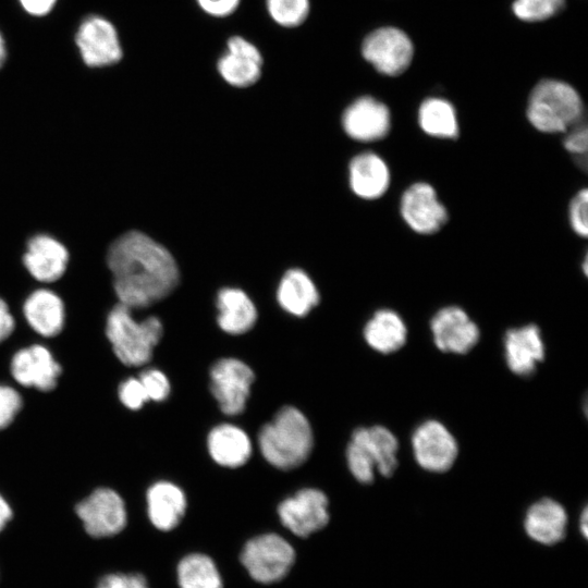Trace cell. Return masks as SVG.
<instances>
[{"label": "cell", "instance_id": "1", "mask_svg": "<svg viewBox=\"0 0 588 588\" xmlns=\"http://www.w3.org/2000/svg\"><path fill=\"white\" fill-rule=\"evenodd\" d=\"M107 264L119 303L131 309L145 308L163 299L180 279L171 253L140 231H128L113 241Z\"/></svg>", "mask_w": 588, "mask_h": 588}, {"label": "cell", "instance_id": "2", "mask_svg": "<svg viewBox=\"0 0 588 588\" xmlns=\"http://www.w3.org/2000/svg\"><path fill=\"white\" fill-rule=\"evenodd\" d=\"M259 450L272 466L287 470L310 455L314 434L306 416L293 406L282 407L258 434Z\"/></svg>", "mask_w": 588, "mask_h": 588}, {"label": "cell", "instance_id": "3", "mask_svg": "<svg viewBox=\"0 0 588 588\" xmlns=\"http://www.w3.org/2000/svg\"><path fill=\"white\" fill-rule=\"evenodd\" d=\"M529 123L542 133H562L581 121L579 94L562 81L542 79L531 90L527 105Z\"/></svg>", "mask_w": 588, "mask_h": 588}, {"label": "cell", "instance_id": "4", "mask_svg": "<svg viewBox=\"0 0 588 588\" xmlns=\"http://www.w3.org/2000/svg\"><path fill=\"white\" fill-rule=\"evenodd\" d=\"M163 328L157 317L136 320L132 309L118 303L109 313L106 334L120 362L130 367L147 364L155 346L162 336Z\"/></svg>", "mask_w": 588, "mask_h": 588}, {"label": "cell", "instance_id": "5", "mask_svg": "<svg viewBox=\"0 0 588 588\" xmlns=\"http://www.w3.org/2000/svg\"><path fill=\"white\" fill-rule=\"evenodd\" d=\"M241 562L254 580L272 584L290 572L295 562V551L281 536L264 534L245 543Z\"/></svg>", "mask_w": 588, "mask_h": 588}, {"label": "cell", "instance_id": "6", "mask_svg": "<svg viewBox=\"0 0 588 588\" xmlns=\"http://www.w3.org/2000/svg\"><path fill=\"white\" fill-rule=\"evenodd\" d=\"M362 56L379 73L397 76L409 66L414 46L403 30L385 26L370 32L363 39Z\"/></svg>", "mask_w": 588, "mask_h": 588}, {"label": "cell", "instance_id": "7", "mask_svg": "<svg viewBox=\"0 0 588 588\" xmlns=\"http://www.w3.org/2000/svg\"><path fill=\"white\" fill-rule=\"evenodd\" d=\"M255 375L250 367L236 358H221L210 369V390L220 409L238 415L246 406Z\"/></svg>", "mask_w": 588, "mask_h": 588}, {"label": "cell", "instance_id": "8", "mask_svg": "<svg viewBox=\"0 0 588 588\" xmlns=\"http://www.w3.org/2000/svg\"><path fill=\"white\" fill-rule=\"evenodd\" d=\"M75 511L86 532L95 538L119 534L127 520L124 501L109 488L96 489L76 505Z\"/></svg>", "mask_w": 588, "mask_h": 588}, {"label": "cell", "instance_id": "9", "mask_svg": "<svg viewBox=\"0 0 588 588\" xmlns=\"http://www.w3.org/2000/svg\"><path fill=\"white\" fill-rule=\"evenodd\" d=\"M216 69L230 86L246 88L261 77L264 57L254 42L241 35H232L225 42L224 52L217 60Z\"/></svg>", "mask_w": 588, "mask_h": 588}, {"label": "cell", "instance_id": "10", "mask_svg": "<svg viewBox=\"0 0 588 588\" xmlns=\"http://www.w3.org/2000/svg\"><path fill=\"white\" fill-rule=\"evenodd\" d=\"M327 495L313 488L297 491L278 506V515L284 527L298 537H308L322 529L329 522Z\"/></svg>", "mask_w": 588, "mask_h": 588}, {"label": "cell", "instance_id": "11", "mask_svg": "<svg viewBox=\"0 0 588 588\" xmlns=\"http://www.w3.org/2000/svg\"><path fill=\"white\" fill-rule=\"evenodd\" d=\"M412 446L419 466L432 473L449 470L458 453L455 438L438 420H427L419 425L413 433Z\"/></svg>", "mask_w": 588, "mask_h": 588}, {"label": "cell", "instance_id": "12", "mask_svg": "<svg viewBox=\"0 0 588 588\" xmlns=\"http://www.w3.org/2000/svg\"><path fill=\"white\" fill-rule=\"evenodd\" d=\"M400 211L406 224L419 234H432L448 220L434 188L425 182L414 183L403 193Z\"/></svg>", "mask_w": 588, "mask_h": 588}, {"label": "cell", "instance_id": "13", "mask_svg": "<svg viewBox=\"0 0 588 588\" xmlns=\"http://www.w3.org/2000/svg\"><path fill=\"white\" fill-rule=\"evenodd\" d=\"M76 45L89 66H106L122 58V48L114 26L101 16L85 19L77 33Z\"/></svg>", "mask_w": 588, "mask_h": 588}, {"label": "cell", "instance_id": "14", "mask_svg": "<svg viewBox=\"0 0 588 588\" xmlns=\"http://www.w3.org/2000/svg\"><path fill=\"white\" fill-rule=\"evenodd\" d=\"M430 327L436 346L445 353L466 354L480 336L477 324L457 306L441 308L432 317Z\"/></svg>", "mask_w": 588, "mask_h": 588}, {"label": "cell", "instance_id": "15", "mask_svg": "<svg viewBox=\"0 0 588 588\" xmlns=\"http://www.w3.org/2000/svg\"><path fill=\"white\" fill-rule=\"evenodd\" d=\"M342 125L345 133L355 140H379L390 131V111L383 102L370 96H363L344 110Z\"/></svg>", "mask_w": 588, "mask_h": 588}, {"label": "cell", "instance_id": "16", "mask_svg": "<svg viewBox=\"0 0 588 588\" xmlns=\"http://www.w3.org/2000/svg\"><path fill=\"white\" fill-rule=\"evenodd\" d=\"M11 373L24 387L50 391L57 385L61 366L48 348L37 344L14 354Z\"/></svg>", "mask_w": 588, "mask_h": 588}, {"label": "cell", "instance_id": "17", "mask_svg": "<svg viewBox=\"0 0 588 588\" xmlns=\"http://www.w3.org/2000/svg\"><path fill=\"white\" fill-rule=\"evenodd\" d=\"M505 360L512 372L530 376L544 358V344L540 329L527 324L510 329L504 336Z\"/></svg>", "mask_w": 588, "mask_h": 588}, {"label": "cell", "instance_id": "18", "mask_svg": "<svg viewBox=\"0 0 588 588\" xmlns=\"http://www.w3.org/2000/svg\"><path fill=\"white\" fill-rule=\"evenodd\" d=\"M68 260L66 248L57 240L44 234L29 240L23 257L28 272L40 282L60 279L66 269Z\"/></svg>", "mask_w": 588, "mask_h": 588}, {"label": "cell", "instance_id": "19", "mask_svg": "<svg viewBox=\"0 0 588 588\" xmlns=\"http://www.w3.org/2000/svg\"><path fill=\"white\" fill-rule=\"evenodd\" d=\"M146 500L151 524L163 531H169L180 524L187 506L182 489L169 481L154 483L147 491Z\"/></svg>", "mask_w": 588, "mask_h": 588}, {"label": "cell", "instance_id": "20", "mask_svg": "<svg viewBox=\"0 0 588 588\" xmlns=\"http://www.w3.org/2000/svg\"><path fill=\"white\" fill-rule=\"evenodd\" d=\"M350 185L360 198L377 199L390 185V171L384 160L373 154L355 156L350 163Z\"/></svg>", "mask_w": 588, "mask_h": 588}, {"label": "cell", "instance_id": "21", "mask_svg": "<svg viewBox=\"0 0 588 588\" xmlns=\"http://www.w3.org/2000/svg\"><path fill=\"white\" fill-rule=\"evenodd\" d=\"M567 515L564 507L552 499L534 503L525 517L527 535L542 544L561 541L566 532Z\"/></svg>", "mask_w": 588, "mask_h": 588}, {"label": "cell", "instance_id": "22", "mask_svg": "<svg viewBox=\"0 0 588 588\" xmlns=\"http://www.w3.org/2000/svg\"><path fill=\"white\" fill-rule=\"evenodd\" d=\"M207 446L212 460L224 467H240L252 454V442L247 433L231 424H221L211 429Z\"/></svg>", "mask_w": 588, "mask_h": 588}, {"label": "cell", "instance_id": "23", "mask_svg": "<svg viewBox=\"0 0 588 588\" xmlns=\"http://www.w3.org/2000/svg\"><path fill=\"white\" fill-rule=\"evenodd\" d=\"M24 316L38 334L51 338L61 332L65 311L61 298L49 290H37L24 303Z\"/></svg>", "mask_w": 588, "mask_h": 588}, {"label": "cell", "instance_id": "24", "mask_svg": "<svg viewBox=\"0 0 588 588\" xmlns=\"http://www.w3.org/2000/svg\"><path fill=\"white\" fill-rule=\"evenodd\" d=\"M218 324L226 333L249 331L257 320V310L248 295L240 289L225 287L218 293Z\"/></svg>", "mask_w": 588, "mask_h": 588}, {"label": "cell", "instance_id": "25", "mask_svg": "<svg viewBox=\"0 0 588 588\" xmlns=\"http://www.w3.org/2000/svg\"><path fill=\"white\" fill-rule=\"evenodd\" d=\"M277 298L285 311L303 317L319 303V293L303 270L290 269L281 279Z\"/></svg>", "mask_w": 588, "mask_h": 588}, {"label": "cell", "instance_id": "26", "mask_svg": "<svg viewBox=\"0 0 588 588\" xmlns=\"http://www.w3.org/2000/svg\"><path fill=\"white\" fill-rule=\"evenodd\" d=\"M364 338L375 351L391 354L405 344L407 329L397 313L391 309H380L366 323Z\"/></svg>", "mask_w": 588, "mask_h": 588}, {"label": "cell", "instance_id": "27", "mask_svg": "<svg viewBox=\"0 0 588 588\" xmlns=\"http://www.w3.org/2000/svg\"><path fill=\"white\" fill-rule=\"evenodd\" d=\"M418 123L420 128L432 137L456 138L458 123L452 103L441 98H428L419 107Z\"/></svg>", "mask_w": 588, "mask_h": 588}, {"label": "cell", "instance_id": "28", "mask_svg": "<svg viewBox=\"0 0 588 588\" xmlns=\"http://www.w3.org/2000/svg\"><path fill=\"white\" fill-rule=\"evenodd\" d=\"M358 429L375 462L376 470L384 477L392 476L397 467L396 437L383 426L359 427Z\"/></svg>", "mask_w": 588, "mask_h": 588}, {"label": "cell", "instance_id": "29", "mask_svg": "<svg viewBox=\"0 0 588 588\" xmlns=\"http://www.w3.org/2000/svg\"><path fill=\"white\" fill-rule=\"evenodd\" d=\"M181 588H222V578L213 560L203 553L184 556L177 565Z\"/></svg>", "mask_w": 588, "mask_h": 588}, {"label": "cell", "instance_id": "30", "mask_svg": "<svg viewBox=\"0 0 588 588\" xmlns=\"http://www.w3.org/2000/svg\"><path fill=\"white\" fill-rule=\"evenodd\" d=\"M265 5L269 17L284 28L303 25L310 13V0H265Z\"/></svg>", "mask_w": 588, "mask_h": 588}, {"label": "cell", "instance_id": "31", "mask_svg": "<svg viewBox=\"0 0 588 588\" xmlns=\"http://www.w3.org/2000/svg\"><path fill=\"white\" fill-rule=\"evenodd\" d=\"M347 466L352 475L362 483L375 479L376 465L364 442L359 429H355L346 449Z\"/></svg>", "mask_w": 588, "mask_h": 588}, {"label": "cell", "instance_id": "32", "mask_svg": "<svg viewBox=\"0 0 588 588\" xmlns=\"http://www.w3.org/2000/svg\"><path fill=\"white\" fill-rule=\"evenodd\" d=\"M565 5V0H515L514 14L525 22L544 21L558 14Z\"/></svg>", "mask_w": 588, "mask_h": 588}, {"label": "cell", "instance_id": "33", "mask_svg": "<svg viewBox=\"0 0 588 588\" xmlns=\"http://www.w3.org/2000/svg\"><path fill=\"white\" fill-rule=\"evenodd\" d=\"M588 191L580 189L571 200L568 208V218L573 231L581 236L588 235Z\"/></svg>", "mask_w": 588, "mask_h": 588}, {"label": "cell", "instance_id": "34", "mask_svg": "<svg viewBox=\"0 0 588 588\" xmlns=\"http://www.w3.org/2000/svg\"><path fill=\"white\" fill-rule=\"evenodd\" d=\"M139 381L148 396V400L161 402L170 394V382L166 375L157 369H148L140 373Z\"/></svg>", "mask_w": 588, "mask_h": 588}, {"label": "cell", "instance_id": "35", "mask_svg": "<svg viewBox=\"0 0 588 588\" xmlns=\"http://www.w3.org/2000/svg\"><path fill=\"white\" fill-rule=\"evenodd\" d=\"M22 403V397L16 390L8 385H0V430L13 421Z\"/></svg>", "mask_w": 588, "mask_h": 588}, {"label": "cell", "instance_id": "36", "mask_svg": "<svg viewBox=\"0 0 588 588\" xmlns=\"http://www.w3.org/2000/svg\"><path fill=\"white\" fill-rule=\"evenodd\" d=\"M120 401L130 409H139L148 396L138 378H128L119 387Z\"/></svg>", "mask_w": 588, "mask_h": 588}, {"label": "cell", "instance_id": "37", "mask_svg": "<svg viewBox=\"0 0 588 588\" xmlns=\"http://www.w3.org/2000/svg\"><path fill=\"white\" fill-rule=\"evenodd\" d=\"M96 588H149L144 575L114 573L102 576Z\"/></svg>", "mask_w": 588, "mask_h": 588}, {"label": "cell", "instance_id": "38", "mask_svg": "<svg viewBox=\"0 0 588 588\" xmlns=\"http://www.w3.org/2000/svg\"><path fill=\"white\" fill-rule=\"evenodd\" d=\"M588 130L580 121L571 127L564 138V148L575 157L587 156Z\"/></svg>", "mask_w": 588, "mask_h": 588}, {"label": "cell", "instance_id": "39", "mask_svg": "<svg viewBox=\"0 0 588 588\" xmlns=\"http://www.w3.org/2000/svg\"><path fill=\"white\" fill-rule=\"evenodd\" d=\"M198 8L207 15L224 19L237 11L242 0H195Z\"/></svg>", "mask_w": 588, "mask_h": 588}, {"label": "cell", "instance_id": "40", "mask_svg": "<svg viewBox=\"0 0 588 588\" xmlns=\"http://www.w3.org/2000/svg\"><path fill=\"white\" fill-rule=\"evenodd\" d=\"M14 319L7 303L0 298V343L8 339L14 330Z\"/></svg>", "mask_w": 588, "mask_h": 588}, {"label": "cell", "instance_id": "41", "mask_svg": "<svg viewBox=\"0 0 588 588\" xmlns=\"http://www.w3.org/2000/svg\"><path fill=\"white\" fill-rule=\"evenodd\" d=\"M23 8L33 15L47 14L56 3V0H20Z\"/></svg>", "mask_w": 588, "mask_h": 588}, {"label": "cell", "instance_id": "42", "mask_svg": "<svg viewBox=\"0 0 588 588\" xmlns=\"http://www.w3.org/2000/svg\"><path fill=\"white\" fill-rule=\"evenodd\" d=\"M12 517V510L9 503L0 494V531L5 527L7 523Z\"/></svg>", "mask_w": 588, "mask_h": 588}, {"label": "cell", "instance_id": "43", "mask_svg": "<svg viewBox=\"0 0 588 588\" xmlns=\"http://www.w3.org/2000/svg\"><path fill=\"white\" fill-rule=\"evenodd\" d=\"M587 515H588L587 510L585 509L584 512H583V515H581V520H580L581 522V526H580L581 532H583V535L585 537H587V530H588L587 529V523H588Z\"/></svg>", "mask_w": 588, "mask_h": 588}, {"label": "cell", "instance_id": "44", "mask_svg": "<svg viewBox=\"0 0 588 588\" xmlns=\"http://www.w3.org/2000/svg\"><path fill=\"white\" fill-rule=\"evenodd\" d=\"M4 59H5V46H4V40L0 34V66L2 65Z\"/></svg>", "mask_w": 588, "mask_h": 588}]
</instances>
